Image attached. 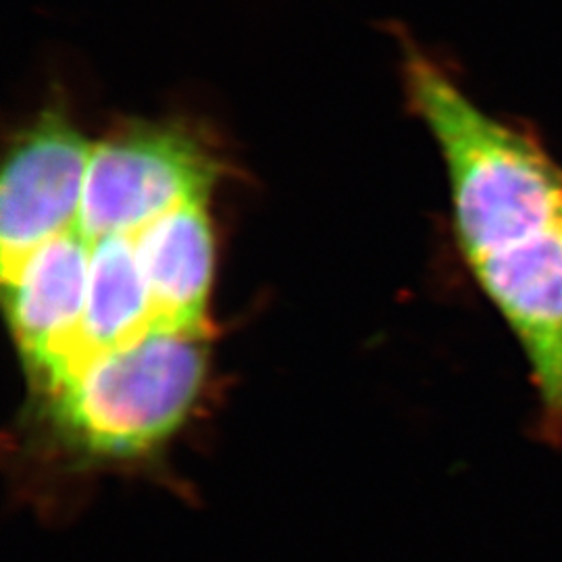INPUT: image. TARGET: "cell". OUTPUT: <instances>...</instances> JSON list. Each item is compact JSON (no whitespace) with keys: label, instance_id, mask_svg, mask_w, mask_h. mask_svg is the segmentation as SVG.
Returning a JSON list of instances; mask_svg holds the SVG:
<instances>
[{"label":"cell","instance_id":"4","mask_svg":"<svg viewBox=\"0 0 562 562\" xmlns=\"http://www.w3.org/2000/svg\"><path fill=\"white\" fill-rule=\"evenodd\" d=\"M94 144L60 113H44L11 146L0 180L2 273L42 244L80 229Z\"/></svg>","mask_w":562,"mask_h":562},{"label":"cell","instance_id":"3","mask_svg":"<svg viewBox=\"0 0 562 562\" xmlns=\"http://www.w3.org/2000/svg\"><path fill=\"white\" fill-rule=\"evenodd\" d=\"M217 162L181 130L144 125L94 144L80 232L94 241L136 236L186 202L206 201Z\"/></svg>","mask_w":562,"mask_h":562},{"label":"cell","instance_id":"2","mask_svg":"<svg viewBox=\"0 0 562 562\" xmlns=\"http://www.w3.org/2000/svg\"><path fill=\"white\" fill-rule=\"evenodd\" d=\"M209 331L157 327L94 355L41 392L46 419L71 450L136 459L180 429L201 396Z\"/></svg>","mask_w":562,"mask_h":562},{"label":"cell","instance_id":"6","mask_svg":"<svg viewBox=\"0 0 562 562\" xmlns=\"http://www.w3.org/2000/svg\"><path fill=\"white\" fill-rule=\"evenodd\" d=\"M159 327L209 331L215 238L206 201L186 202L134 236Z\"/></svg>","mask_w":562,"mask_h":562},{"label":"cell","instance_id":"7","mask_svg":"<svg viewBox=\"0 0 562 562\" xmlns=\"http://www.w3.org/2000/svg\"><path fill=\"white\" fill-rule=\"evenodd\" d=\"M157 327L159 323L142 276L134 236H109L94 241L86 311L76 350L59 378L44 385L38 394L86 359L138 340Z\"/></svg>","mask_w":562,"mask_h":562},{"label":"cell","instance_id":"5","mask_svg":"<svg viewBox=\"0 0 562 562\" xmlns=\"http://www.w3.org/2000/svg\"><path fill=\"white\" fill-rule=\"evenodd\" d=\"M92 241L60 234L2 273L7 322L36 392L59 378L80 336Z\"/></svg>","mask_w":562,"mask_h":562},{"label":"cell","instance_id":"1","mask_svg":"<svg viewBox=\"0 0 562 562\" xmlns=\"http://www.w3.org/2000/svg\"><path fill=\"white\" fill-rule=\"evenodd\" d=\"M406 86L442 153L462 257L527 362L536 436L562 448V162L419 50Z\"/></svg>","mask_w":562,"mask_h":562}]
</instances>
